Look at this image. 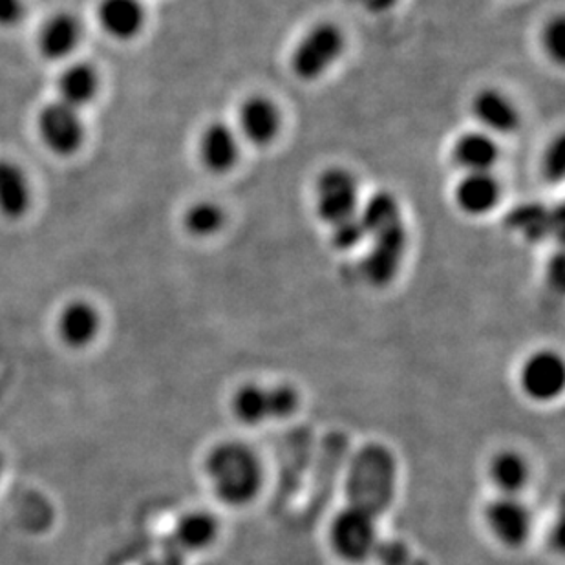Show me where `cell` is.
Listing matches in <instances>:
<instances>
[{"label": "cell", "instance_id": "cell-1", "mask_svg": "<svg viewBox=\"0 0 565 565\" xmlns=\"http://www.w3.org/2000/svg\"><path fill=\"white\" fill-rule=\"evenodd\" d=\"M359 218L363 224L364 236H369L372 242L369 255L364 258V277L381 288L394 280L408 244L399 202L392 192H375L364 203Z\"/></svg>", "mask_w": 565, "mask_h": 565}, {"label": "cell", "instance_id": "cell-2", "mask_svg": "<svg viewBox=\"0 0 565 565\" xmlns=\"http://www.w3.org/2000/svg\"><path fill=\"white\" fill-rule=\"evenodd\" d=\"M205 469L216 497L227 505H246L260 492V461L252 448L242 443H222L214 447Z\"/></svg>", "mask_w": 565, "mask_h": 565}, {"label": "cell", "instance_id": "cell-3", "mask_svg": "<svg viewBox=\"0 0 565 565\" xmlns=\"http://www.w3.org/2000/svg\"><path fill=\"white\" fill-rule=\"evenodd\" d=\"M395 489V463L386 448L366 447L353 459L348 476L350 505L377 516L392 502Z\"/></svg>", "mask_w": 565, "mask_h": 565}, {"label": "cell", "instance_id": "cell-4", "mask_svg": "<svg viewBox=\"0 0 565 565\" xmlns=\"http://www.w3.org/2000/svg\"><path fill=\"white\" fill-rule=\"evenodd\" d=\"M38 134L49 152L57 158H72L85 147V119L79 110L55 99L41 108Z\"/></svg>", "mask_w": 565, "mask_h": 565}, {"label": "cell", "instance_id": "cell-5", "mask_svg": "<svg viewBox=\"0 0 565 565\" xmlns=\"http://www.w3.org/2000/svg\"><path fill=\"white\" fill-rule=\"evenodd\" d=\"M299 408V394L291 386L244 384L233 397L235 416L246 425H262L271 419H286Z\"/></svg>", "mask_w": 565, "mask_h": 565}, {"label": "cell", "instance_id": "cell-6", "mask_svg": "<svg viewBox=\"0 0 565 565\" xmlns=\"http://www.w3.org/2000/svg\"><path fill=\"white\" fill-rule=\"evenodd\" d=\"M359 189L352 172L341 167L326 169L317 180V213L330 230L358 218Z\"/></svg>", "mask_w": 565, "mask_h": 565}, {"label": "cell", "instance_id": "cell-7", "mask_svg": "<svg viewBox=\"0 0 565 565\" xmlns=\"http://www.w3.org/2000/svg\"><path fill=\"white\" fill-rule=\"evenodd\" d=\"M377 544L375 516L370 512L350 505L337 514L331 525V545L341 558L355 564L369 561L374 556Z\"/></svg>", "mask_w": 565, "mask_h": 565}, {"label": "cell", "instance_id": "cell-8", "mask_svg": "<svg viewBox=\"0 0 565 565\" xmlns=\"http://www.w3.org/2000/svg\"><path fill=\"white\" fill-rule=\"evenodd\" d=\"M344 50V35L333 24H319L311 28L295 49L291 68L302 81L319 79L326 70L341 57Z\"/></svg>", "mask_w": 565, "mask_h": 565}, {"label": "cell", "instance_id": "cell-9", "mask_svg": "<svg viewBox=\"0 0 565 565\" xmlns=\"http://www.w3.org/2000/svg\"><path fill=\"white\" fill-rule=\"evenodd\" d=\"M83 24L74 13L57 11L39 28V54L50 63L70 60L83 43Z\"/></svg>", "mask_w": 565, "mask_h": 565}, {"label": "cell", "instance_id": "cell-10", "mask_svg": "<svg viewBox=\"0 0 565 565\" xmlns=\"http://www.w3.org/2000/svg\"><path fill=\"white\" fill-rule=\"evenodd\" d=\"M102 313L85 299H74L61 308L55 330L64 347L85 350L97 341L102 333Z\"/></svg>", "mask_w": 565, "mask_h": 565}, {"label": "cell", "instance_id": "cell-11", "mask_svg": "<svg viewBox=\"0 0 565 565\" xmlns=\"http://www.w3.org/2000/svg\"><path fill=\"white\" fill-rule=\"evenodd\" d=\"M487 525L507 547H520L531 533V512L516 497H502L486 507Z\"/></svg>", "mask_w": 565, "mask_h": 565}, {"label": "cell", "instance_id": "cell-12", "mask_svg": "<svg viewBox=\"0 0 565 565\" xmlns=\"http://www.w3.org/2000/svg\"><path fill=\"white\" fill-rule=\"evenodd\" d=\"M96 19L107 38L128 43L143 32L147 10L141 0H99Z\"/></svg>", "mask_w": 565, "mask_h": 565}, {"label": "cell", "instance_id": "cell-13", "mask_svg": "<svg viewBox=\"0 0 565 565\" xmlns=\"http://www.w3.org/2000/svg\"><path fill=\"white\" fill-rule=\"evenodd\" d=\"M565 366L561 355L555 352L534 353L523 364L522 386L529 397L536 401H551L564 390Z\"/></svg>", "mask_w": 565, "mask_h": 565}, {"label": "cell", "instance_id": "cell-14", "mask_svg": "<svg viewBox=\"0 0 565 565\" xmlns=\"http://www.w3.org/2000/svg\"><path fill=\"white\" fill-rule=\"evenodd\" d=\"M102 90V75L86 61L66 64L57 77V102L83 110L96 102Z\"/></svg>", "mask_w": 565, "mask_h": 565}, {"label": "cell", "instance_id": "cell-15", "mask_svg": "<svg viewBox=\"0 0 565 565\" xmlns=\"http://www.w3.org/2000/svg\"><path fill=\"white\" fill-rule=\"evenodd\" d=\"M32 182L17 161L0 158V214L8 220H22L33 203Z\"/></svg>", "mask_w": 565, "mask_h": 565}, {"label": "cell", "instance_id": "cell-16", "mask_svg": "<svg viewBox=\"0 0 565 565\" xmlns=\"http://www.w3.org/2000/svg\"><path fill=\"white\" fill-rule=\"evenodd\" d=\"M280 125H282V118L271 99L253 96L242 103L238 110V127L247 141L258 147L271 143L280 132Z\"/></svg>", "mask_w": 565, "mask_h": 565}, {"label": "cell", "instance_id": "cell-17", "mask_svg": "<svg viewBox=\"0 0 565 565\" xmlns=\"http://www.w3.org/2000/svg\"><path fill=\"white\" fill-rule=\"evenodd\" d=\"M200 160L214 174H224L238 160V139L230 125L214 121L207 125L200 138Z\"/></svg>", "mask_w": 565, "mask_h": 565}, {"label": "cell", "instance_id": "cell-18", "mask_svg": "<svg viewBox=\"0 0 565 565\" xmlns=\"http://www.w3.org/2000/svg\"><path fill=\"white\" fill-rule=\"evenodd\" d=\"M458 207L469 216H483L497 207L502 189L491 172H467L454 192Z\"/></svg>", "mask_w": 565, "mask_h": 565}, {"label": "cell", "instance_id": "cell-19", "mask_svg": "<svg viewBox=\"0 0 565 565\" xmlns=\"http://www.w3.org/2000/svg\"><path fill=\"white\" fill-rule=\"evenodd\" d=\"M472 116L489 132L512 134L520 125V114L502 92L481 90L472 102Z\"/></svg>", "mask_w": 565, "mask_h": 565}, {"label": "cell", "instance_id": "cell-20", "mask_svg": "<svg viewBox=\"0 0 565 565\" xmlns=\"http://www.w3.org/2000/svg\"><path fill=\"white\" fill-rule=\"evenodd\" d=\"M507 224L527 241L540 242L547 235H564V211L562 207L547 211L542 205H520L509 214Z\"/></svg>", "mask_w": 565, "mask_h": 565}, {"label": "cell", "instance_id": "cell-21", "mask_svg": "<svg viewBox=\"0 0 565 565\" xmlns=\"http://www.w3.org/2000/svg\"><path fill=\"white\" fill-rule=\"evenodd\" d=\"M452 158L465 172H489L497 166L500 149L489 134L469 132L454 143Z\"/></svg>", "mask_w": 565, "mask_h": 565}, {"label": "cell", "instance_id": "cell-22", "mask_svg": "<svg viewBox=\"0 0 565 565\" xmlns=\"http://www.w3.org/2000/svg\"><path fill=\"white\" fill-rule=\"evenodd\" d=\"M218 533V523L207 512H189L177 523L172 544L177 553L205 550L213 544Z\"/></svg>", "mask_w": 565, "mask_h": 565}, {"label": "cell", "instance_id": "cell-23", "mask_svg": "<svg viewBox=\"0 0 565 565\" xmlns=\"http://www.w3.org/2000/svg\"><path fill=\"white\" fill-rule=\"evenodd\" d=\"M489 475L494 486L502 491L505 497H516L518 492L523 491L529 481V465L522 454L505 450L492 458Z\"/></svg>", "mask_w": 565, "mask_h": 565}, {"label": "cell", "instance_id": "cell-24", "mask_svg": "<svg viewBox=\"0 0 565 565\" xmlns=\"http://www.w3.org/2000/svg\"><path fill=\"white\" fill-rule=\"evenodd\" d=\"M225 224V214L220 205L211 202H198L185 211L183 225L189 235L207 238L218 233Z\"/></svg>", "mask_w": 565, "mask_h": 565}, {"label": "cell", "instance_id": "cell-25", "mask_svg": "<svg viewBox=\"0 0 565 565\" xmlns=\"http://www.w3.org/2000/svg\"><path fill=\"white\" fill-rule=\"evenodd\" d=\"M565 145L564 138H556L553 143L547 147L544 154V161H542V171L547 182L556 183L561 182L564 178L565 169Z\"/></svg>", "mask_w": 565, "mask_h": 565}, {"label": "cell", "instance_id": "cell-26", "mask_svg": "<svg viewBox=\"0 0 565 565\" xmlns=\"http://www.w3.org/2000/svg\"><path fill=\"white\" fill-rule=\"evenodd\" d=\"M363 238H366V236H364L363 224H361L359 216L331 230V242H333V246L339 247L342 252L358 247Z\"/></svg>", "mask_w": 565, "mask_h": 565}, {"label": "cell", "instance_id": "cell-27", "mask_svg": "<svg viewBox=\"0 0 565 565\" xmlns=\"http://www.w3.org/2000/svg\"><path fill=\"white\" fill-rule=\"evenodd\" d=\"M545 52L556 63L565 60V24L562 17H556L547 24L544 32Z\"/></svg>", "mask_w": 565, "mask_h": 565}, {"label": "cell", "instance_id": "cell-28", "mask_svg": "<svg viewBox=\"0 0 565 565\" xmlns=\"http://www.w3.org/2000/svg\"><path fill=\"white\" fill-rule=\"evenodd\" d=\"M374 556H377L383 565H411L408 550L401 542H379Z\"/></svg>", "mask_w": 565, "mask_h": 565}, {"label": "cell", "instance_id": "cell-29", "mask_svg": "<svg viewBox=\"0 0 565 565\" xmlns=\"http://www.w3.org/2000/svg\"><path fill=\"white\" fill-rule=\"evenodd\" d=\"M26 17L24 0H0V28L10 30L21 24Z\"/></svg>", "mask_w": 565, "mask_h": 565}, {"label": "cell", "instance_id": "cell-30", "mask_svg": "<svg viewBox=\"0 0 565 565\" xmlns=\"http://www.w3.org/2000/svg\"><path fill=\"white\" fill-rule=\"evenodd\" d=\"M550 280L558 291H562L564 288V258L562 255H556L555 260L551 262Z\"/></svg>", "mask_w": 565, "mask_h": 565}, {"label": "cell", "instance_id": "cell-31", "mask_svg": "<svg viewBox=\"0 0 565 565\" xmlns=\"http://www.w3.org/2000/svg\"><path fill=\"white\" fill-rule=\"evenodd\" d=\"M147 565H182V558H180V553H169V555L161 556L158 561H152Z\"/></svg>", "mask_w": 565, "mask_h": 565}, {"label": "cell", "instance_id": "cell-32", "mask_svg": "<svg viewBox=\"0 0 565 565\" xmlns=\"http://www.w3.org/2000/svg\"><path fill=\"white\" fill-rule=\"evenodd\" d=\"M370 2H372V6L377 8V10H386V8L394 4L395 0H370Z\"/></svg>", "mask_w": 565, "mask_h": 565}, {"label": "cell", "instance_id": "cell-33", "mask_svg": "<svg viewBox=\"0 0 565 565\" xmlns=\"http://www.w3.org/2000/svg\"><path fill=\"white\" fill-rule=\"evenodd\" d=\"M2 475H4V461H2V456H0V481H2Z\"/></svg>", "mask_w": 565, "mask_h": 565}]
</instances>
